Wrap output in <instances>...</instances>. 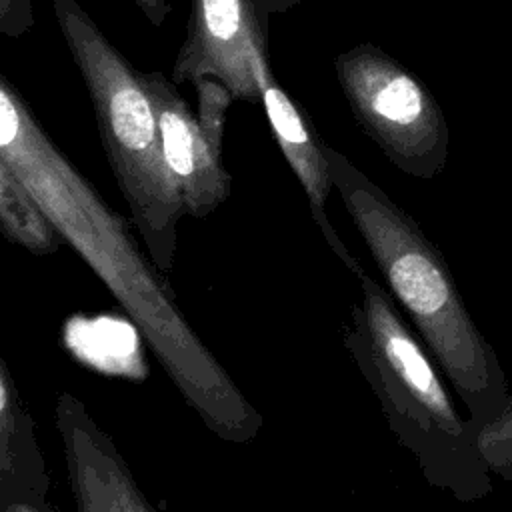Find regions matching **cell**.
<instances>
[{
	"label": "cell",
	"mask_w": 512,
	"mask_h": 512,
	"mask_svg": "<svg viewBox=\"0 0 512 512\" xmlns=\"http://www.w3.org/2000/svg\"><path fill=\"white\" fill-rule=\"evenodd\" d=\"M0 160L24 180L62 240L104 282L166 376L220 440L244 444L264 420L184 318L174 292L130 232L40 126L20 90L0 76Z\"/></svg>",
	"instance_id": "cell-1"
},
{
	"label": "cell",
	"mask_w": 512,
	"mask_h": 512,
	"mask_svg": "<svg viewBox=\"0 0 512 512\" xmlns=\"http://www.w3.org/2000/svg\"><path fill=\"white\" fill-rule=\"evenodd\" d=\"M332 184L388 292L464 404L478 432L506 406V372L468 312L456 280L420 224L346 154L324 142Z\"/></svg>",
	"instance_id": "cell-2"
},
{
	"label": "cell",
	"mask_w": 512,
	"mask_h": 512,
	"mask_svg": "<svg viewBox=\"0 0 512 512\" xmlns=\"http://www.w3.org/2000/svg\"><path fill=\"white\" fill-rule=\"evenodd\" d=\"M360 280V298L350 308L344 346L380 402V410L418 462L426 482L458 502H476L492 492V472L476 446V430L464 418L438 364L392 294L370 274Z\"/></svg>",
	"instance_id": "cell-3"
},
{
	"label": "cell",
	"mask_w": 512,
	"mask_h": 512,
	"mask_svg": "<svg viewBox=\"0 0 512 512\" xmlns=\"http://www.w3.org/2000/svg\"><path fill=\"white\" fill-rule=\"evenodd\" d=\"M52 8L88 90L102 148L132 222L150 260L160 272H170L178 224L186 210L164 160L158 122L140 82V70L76 0H52Z\"/></svg>",
	"instance_id": "cell-4"
},
{
	"label": "cell",
	"mask_w": 512,
	"mask_h": 512,
	"mask_svg": "<svg viewBox=\"0 0 512 512\" xmlns=\"http://www.w3.org/2000/svg\"><path fill=\"white\" fill-rule=\"evenodd\" d=\"M344 100L362 132L404 174L430 180L448 160V124L432 92L372 42L334 58Z\"/></svg>",
	"instance_id": "cell-5"
},
{
	"label": "cell",
	"mask_w": 512,
	"mask_h": 512,
	"mask_svg": "<svg viewBox=\"0 0 512 512\" xmlns=\"http://www.w3.org/2000/svg\"><path fill=\"white\" fill-rule=\"evenodd\" d=\"M304 0H192L172 80H220L234 100L262 104L252 56H270V22Z\"/></svg>",
	"instance_id": "cell-6"
},
{
	"label": "cell",
	"mask_w": 512,
	"mask_h": 512,
	"mask_svg": "<svg viewBox=\"0 0 512 512\" xmlns=\"http://www.w3.org/2000/svg\"><path fill=\"white\" fill-rule=\"evenodd\" d=\"M74 512H158L108 432L72 392L54 406Z\"/></svg>",
	"instance_id": "cell-7"
},
{
	"label": "cell",
	"mask_w": 512,
	"mask_h": 512,
	"mask_svg": "<svg viewBox=\"0 0 512 512\" xmlns=\"http://www.w3.org/2000/svg\"><path fill=\"white\" fill-rule=\"evenodd\" d=\"M140 82L152 104L164 160L178 186L186 214L194 218L210 216L232 192V176L224 166V156L212 148L198 116L176 90L172 78L152 70L140 72Z\"/></svg>",
	"instance_id": "cell-8"
},
{
	"label": "cell",
	"mask_w": 512,
	"mask_h": 512,
	"mask_svg": "<svg viewBox=\"0 0 512 512\" xmlns=\"http://www.w3.org/2000/svg\"><path fill=\"white\" fill-rule=\"evenodd\" d=\"M252 68L258 80L262 106L266 110L272 134L306 194L314 224L318 226L324 242L334 252V256L356 278H362L368 272L364 270L360 260L348 250V246L342 242L340 234L332 226L326 212V200L334 184H332L328 160L324 154L322 136L314 130L306 110H302L290 98V94L278 84L270 66V56L266 54L254 56Z\"/></svg>",
	"instance_id": "cell-9"
},
{
	"label": "cell",
	"mask_w": 512,
	"mask_h": 512,
	"mask_svg": "<svg viewBox=\"0 0 512 512\" xmlns=\"http://www.w3.org/2000/svg\"><path fill=\"white\" fill-rule=\"evenodd\" d=\"M50 474L42 458L34 420L18 384L0 360V510L12 504L48 508Z\"/></svg>",
	"instance_id": "cell-10"
},
{
	"label": "cell",
	"mask_w": 512,
	"mask_h": 512,
	"mask_svg": "<svg viewBox=\"0 0 512 512\" xmlns=\"http://www.w3.org/2000/svg\"><path fill=\"white\" fill-rule=\"evenodd\" d=\"M0 226L8 242L36 256L54 254L62 244L46 210L4 160H0Z\"/></svg>",
	"instance_id": "cell-11"
},
{
	"label": "cell",
	"mask_w": 512,
	"mask_h": 512,
	"mask_svg": "<svg viewBox=\"0 0 512 512\" xmlns=\"http://www.w3.org/2000/svg\"><path fill=\"white\" fill-rule=\"evenodd\" d=\"M476 446L492 474L512 480V394L502 412L476 432Z\"/></svg>",
	"instance_id": "cell-12"
},
{
	"label": "cell",
	"mask_w": 512,
	"mask_h": 512,
	"mask_svg": "<svg viewBox=\"0 0 512 512\" xmlns=\"http://www.w3.org/2000/svg\"><path fill=\"white\" fill-rule=\"evenodd\" d=\"M198 94V122L212 144V148L224 156V126H226V110L234 100L230 90L216 78L204 76L194 82Z\"/></svg>",
	"instance_id": "cell-13"
},
{
	"label": "cell",
	"mask_w": 512,
	"mask_h": 512,
	"mask_svg": "<svg viewBox=\"0 0 512 512\" xmlns=\"http://www.w3.org/2000/svg\"><path fill=\"white\" fill-rule=\"evenodd\" d=\"M34 28L32 0H0V32L20 38Z\"/></svg>",
	"instance_id": "cell-14"
},
{
	"label": "cell",
	"mask_w": 512,
	"mask_h": 512,
	"mask_svg": "<svg viewBox=\"0 0 512 512\" xmlns=\"http://www.w3.org/2000/svg\"><path fill=\"white\" fill-rule=\"evenodd\" d=\"M138 10L150 20L154 26H162L166 16L170 14V4L168 0H132Z\"/></svg>",
	"instance_id": "cell-15"
},
{
	"label": "cell",
	"mask_w": 512,
	"mask_h": 512,
	"mask_svg": "<svg viewBox=\"0 0 512 512\" xmlns=\"http://www.w3.org/2000/svg\"><path fill=\"white\" fill-rule=\"evenodd\" d=\"M2 512H52V508H38V506H30V504H12L2 508Z\"/></svg>",
	"instance_id": "cell-16"
}]
</instances>
